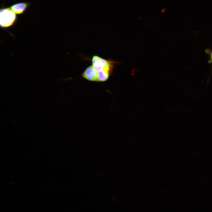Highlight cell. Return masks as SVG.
<instances>
[{
    "mask_svg": "<svg viewBox=\"0 0 212 212\" xmlns=\"http://www.w3.org/2000/svg\"><path fill=\"white\" fill-rule=\"evenodd\" d=\"M16 18V14L10 7H2L0 11V24L3 27L11 26Z\"/></svg>",
    "mask_w": 212,
    "mask_h": 212,
    "instance_id": "obj_1",
    "label": "cell"
},
{
    "mask_svg": "<svg viewBox=\"0 0 212 212\" xmlns=\"http://www.w3.org/2000/svg\"><path fill=\"white\" fill-rule=\"evenodd\" d=\"M92 63L94 69L98 72L104 69L111 71L115 62L105 59L97 56H94L92 58Z\"/></svg>",
    "mask_w": 212,
    "mask_h": 212,
    "instance_id": "obj_2",
    "label": "cell"
},
{
    "mask_svg": "<svg viewBox=\"0 0 212 212\" xmlns=\"http://www.w3.org/2000/svg\"><path fill=\"white\" fill-rule=\"evenodd\" d=\"M98 72L94 69L92 65L87 68L82 73V76L87 80L97 81Z\"/></svg>",
    "mask_w": 212,
    "mask_h": 212,
    "instance_id": "obj_3",
    "label": "cell"
},
{
    "mask_svg": "<svg viewBox=\"0 0 212 212\" xmlns=\"http://www.w3.org/2000/svg\"><path fill=\"white\" fill-rule=\"evenodd\" d=\"M30 4L27 2H19L13 4L10 7L16 14H21L26 11Z\"/></svg>",
    "mask_w": 212,
    "mask_h": 212,
    "instance_id": "obj_4",
    "label": "cell"
},
{
    "mask_svg": "<svg viewBox=\"0 0 212 212\" xmlns=\"http://www.w3.org/2000/svg\"><path fill=\"white\" fill-rule=\"evenodd\" d=\"M111 72L108 69H104L98 72L97 81L103 82L107 80Z\"/></svg>",
    "mask_w": 212,
    "mask_h": 212,
    "instance_id": "obj_5",
    "label": "cell"
},
{
    "mask_svg": "<svg viewBox=\"0 0 212 212\" xmlns=\"http://www.w3.org/2000/svg\"><path fill=\"white\" fill-rule=\"evenodd\" d=\"M138 72L137 69H135L132 70V75H135Z\"/></svg>",
    "mask_w": 212,
    "mask_h": 212,
    "instance_id": "obj_6",
    "label": "cell"
},
{
    "mask_svg": "<svg viewBox=\"0 0 212 212\" xmlns=\"http://www.w3.org/2000/svg\"><path fill=\"white\" fill-rule=\"evenodd\" d=\"M165 11H166V9H163L162 10L161 12H165Z\"/></svg>",
    "mask_w": 212,
    "mask_h": 212,
    "instance_id": "obj_7",
    "label": "cell"
},
{
    "mask_svg": "<svg viewBox=\"0 0 212 212\" xmlns=\"http://www.w3.org/2000/svg\"><path fill=\"white\" fill-rule=\"evenodd\" d=\"M211 59L212 61V52L211 55Z\"/></svg>",
    "mask_w": 212,
    "mask_h": 212,
    "instance_id": "obj_8",
    "label": "cell"
}]
</instances>
